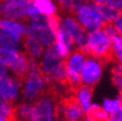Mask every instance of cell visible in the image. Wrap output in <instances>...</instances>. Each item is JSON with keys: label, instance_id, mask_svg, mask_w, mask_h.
Returning <instances> with one entry per match:
<instances>
[{"label": "cell", "instance_id": "cell-1", "mask_svg": "<svg viewBox=\"0 0 122 121\" xmlns=\"http://www.w3.org/2000/svg\"><path fill=\"white\" fill-rule=\"evenodd\" d=\"M87 55L100 60L101 62L113 60L111 39L102 29L87 33L86 36Z\"/></svg>", "mask_w": 122, "mask_h": 121}, {"label": "cell", "instance_id": "cell-2", "mask_svg": "<svg viewBox=\"0 0 122 121\" xmlns=\"http://www.w3.org/2000/svg\"><path fill=\"white\" fill-rule=\"evenodd\" d=\"M74 13L76 21L86 33L102 29L105 24L97 10V5L90 2L89 0H83V2L76 9Z\"/></svg>", "mask_w": 122, "mask_h": 121}, {"label": "cell", "instance_id": "cell-3", "mask_svg": "<svg viewBox=\"0 0 122 121\" xmlns=\"http://www.w3.org/2000/svg\"><path fill=\"white\" fill-rule=\"evenodd\" d=\"M49 84L45 77L40 72H28L22 80L21 93L23 98L27 102H33L37 100L44 93Z\"/></svg>", "mask_w": 122, "mask_h": 121}, {"label": "cell", "instance_id": "cell-4", "mask_svg": "<svg viewBox=\"0 0 122 121\" xmlns=\"http://www.w3.org/2000/svg\"><path fill=\"white\" fill-rule=\"evenodd\" d=\"M39 65H40L41 74L45 77L47 83L50 86V84L53 83L52 77L54 76V75L59 70L65 66V60L58 55V53L52 46L44 50Z\"/></svg>", "mask_w": 122, "mask_h": 121}, {"label": "cell", "instance_id": "cell-5", "mask_svg": "<svg viewBox=\"0 0 122 121\" xmlns=\"http://www.w3.org/2000/svg\"><path fill=\"white\" fill-rule=\"evenodd\" d=\"M59 18H60V25L71 36L75 47L77 48L76 50L81 51L86 56L87 55V52H86L87 33L80 26V24L76 21L75 17H72L71 14H68Z\"/></svg>", "mask_w": 122, "mask_h": 121}, {"label": "cell", "instance_id": "cell-6", "mask_svg": "<svg viewBox=\"0 0 122 121\" xmlns=\"http://www.w3.org/2000/svg\"><path fill=\"white\" fill-rule=\"evenodd\" d=\"M85 60V55L80 50H74L65 60V68L66 72V83L76 89L78 86H81L80 72L82 68V65Z\"/></svg>", "mask_w": 122, "mask_h": 121}, {"label": "cell", "instance_id": "cell-7", "mask_svg": "<svg viewBox=\"0 0 122 121\" xmlns=\"http://www.w3.org/2000/svg\"><path fill=\"white\" fill-rule=\"evenodd\" d=\"M100 60L91 56L85 57L84 63L80 72L81 84L93 87L100 81L103 71V66Z\"/></svg>", "mask_w": 122, "mask_h": 121}, {"label": "cell", "instance_id": "cell-8", "mask_svg": "<svg viewBox=\"0 0 122 121\" xmlns=\"http://www.w3.org/2000/svg\"><path fill=\"white\" fill-rule=\"evenodd\" d=\"M30 0H0V17L20 21L26 18Z\"/></svg>", "mask_w": 122, "mask_h": 121}, {"label": "cell", "instance_id": "cell-9", "mask_svg": "<svg viewBox=\"0 0 122 121\" xmlns=\"http://www.w3.org/2000/svg\"><path fill=\"white\" fill-rule=\"evenodd\" d=\"M21 86L22 81L14 76H0V97L15 103L20 96Z\"/></svg>", "mask_w": 122, "mask_h": 121}, {"label": "cell", "instance_id": "cell-10", "mask_svg": "<svg viewBox=\"0 0 122 121\" xmlns=\"http://www.w3.org/2000/svg\"><path fill=\"white\" fill-rule=\"evenodd\" d=\"M53 47L58 53V55L64 60H66L70 55V53L74 51V42H72L71 36L66 32V30L61 25L57 30L56 39H55Z\"/></svg>", "mask_w": 122, "mask_h": 121}, {"label": "cell", "instance_id": "cell-11", "mask_svg": "<svg viewBox=\"0 0 122 121\" xmlns=\"http://www.w3.org/2000/svg\"><path fill=\"white\" fill-rule=\"evenodd\" d=\"M74 96L80 104L83 114L87 115L89 108L92 104V87L81 84L75 89Z\"/></svg>", "mask_w": 122, "mask_h": 121}, {"label": "cell", "instance_id": "cell-12", "mask_svg": "<svg viewBox=\"0 0 122 121\" xmlns=\"http://www.w3.org/2000/svg\"><path fill=\"white\" fill-rule=\"evenodd\" d=\"M0 28L17 39L23 40V38L25 37L24 24L21 21L0 18Z\"/></svg>", "mask_w": 122, "mask_h": 121}, {"label": "cell", "instance_id": "cell-13", "mask_svg": "<svg viewBox=\"0 0 122 121\" xmlns=\"http://www.w3.org/2000/svg\"><path fill=\"white\" fill-rule=\"evenodd\" d=\"M23 47L25 50V55L31 60L41 59L45 50L42 44L36 38L26 37V36L23 40Z\"/></svg>", "mask_w": 122, "mask_h": 121}, {"label": "cell", "instance_id": "cell-14", "mask_svg": "<svg viewBox=\"0 0 122 121\" xmlns=\"http://www.w3.org/2000/svg\"><path fill=\"white\" fill-rule=\"evenodd\" d=\"M15 119L18 121H32L33 120V103L22 102L15 106Z\"/></svg>", "mask_w": 122, "mask_h": 121}, {"label": "cell", "instance_id": "cell-15", "mask_svg": "<svg viewBox=\"0 0 122 121\" xmlns=\"http://www.w3.org/2000/svg\"><path fill=\"white\" fill-rule=\"evenodd\" d=\"M21 55L22 53L20 51L7 49V48H0V62L7 66L8 70L15 65Z\"/></svg>", "mask_w": 122, "mask_h": 121}, {"label": "cell", "instance_id": "cell-16", "mask_svg": "<svg viewBox=\"0 0 122 121\" xmlns=\"http://www.w3.org/2000/svg\"><path fill=\"white\" fill-rule=\"evenodd\" d=\"M108 116L111 115H117V114H122V103H121V96H117L116 98H105L103 100L102 106Z\"/></svg>", "mask_w": 122, "mask_h": 121}, {"label": "cell", "instance_id": "cell-17", "mask_svg": "<svg viewBox=\"0 0 122 121\" xmlns=\"http://www.w3.org/2000/svg\"><path fill=\"white\" fill-rule=\"evenodd\" d=\"M97 10H98L101 18L105 23H111L114 20H116L118 17L121 16V11L115 8H112L106 4L97 5Z\"/></svg>", "mask_w": 122, "mask_h": 121}, {"label": "cell", "instance_id": "cell-18", "mask_svg": "<svg viewBox=\"0 0 122 121\" xmlns=\"http://www.w3.org/2000/svg\"><path fill=\"white\" fill-rule=\"evenodd\" d=\"M0 115L7 121H13L15 119L14 103L0 97Z\"/></svg>", "mask_w": 122, "mask_h": 121}, {"label": "cell", "instance_id": "cell-19", "mask_svg": "<svg viewBox=\"0 0 122 121\" xmlns=\"http://www.w3.org/2000/svg\"><path fill=\"white\" fill-rule=\"evenodd\" d=\"M111 39V49L113 58L116 60V63L121 64L122 60V37L121 35L116 34L112 36Z\"/></svg>", "mask_w": 122, "mask_h": 121}, {"label": "cell", "instance_id": "cell-20", "mask_svg": "<svg viewBox=\"0 0 122 121\" xmlns=\"http://www.w3.org/2000/svg\"><path fill=\"white\" fill-rule=\"evenodd\" d=\"M87 115L93 118L95 121H106L108 118L107 113L98 104H91Z\"/></svg>", "mask_w": 122, "mask_h": 121}, {"label": "cell", "instance_id": "cell-21", "mask_svg": "<svg viewBox=\"0 0 122 121\" xmlns=\"http://www.w3.org/2000/svg\"><path fill=\"white\" fill-rule=\"evenodd\" d=\"M112 82L120 91L122 89V66L121 64L116 63L112 69Z\"/></svg>", "mask_w": 122, "mask_h": 121}, {"label": "cell", "instance_id": "cell-22", "mask_svg": "<svg viewBox=\"0 0 122 121\" xmlns=\"http://www.w3.org/2000/svg\"><path fill=\"white\" fill-rule=\"evenodd\" d=\"M57 2L63 9L71 13L76 11V9L83 2V0H57Z\"/></svg>", "mask_w": 122, "mask_h": 121}, {"label": "cell", "instance_id": "cell-23", "mask_svg": "<svg viewBox=\"0 0 122 121\" xmlns=\"http://www.w3.org/2000/svg\"><path fill=\"white\" fill-rule=\"evenodd\" d=\"M106 5L110 6L112 8H115L121 11L122 8V0H106Z\"/></svg>", "mask_w": 122, "mask_h": 121}, {"label": "cell", "instance_id": "cell-24", "mask_svg": "<svg viewBox=\"0 0 122 121\" xmlns=\"http://www.w3.org/2000/svg\"><path fill=\"white\" fill-rule=\"evenodd\" d=\"M112 25L115 28V30L117 31V33L121 35V33H122V17L120 16V17L117 18L116 20H114Z\"/></svg>", "mask_w": 122, "mask_h": 121}, {"label": "cell", "instance_id": "cell-25", "mask_svg": "<svg viewBox=\"0 0 122 121\" xmlns=\"http://www.w3.org/2000/svg\"><path fill=\"white\" fill-rule=\"evenodd\" d=\"M8 68L4 64H2L0 62V76H7L8 74Z\"/></svg>", "mask_w": 122, "mask_h": 121}, {"label": "cell", "instance_id": "cell-26", "mask_svg": "<svg viewBox=\"0 0 122 121\" xmlns=\"http://www.w3.org/2000/svg\"><path fill=\"white\" fill-rule=\"evenodd\" d=\"M90 2H92L95 5H101V4H105L106 0H89Z\"/></svg>", "mask_w": 122, "mask_h": 121}, {"label": "cell", "instance_id": "cell-27", "mask_svg": "<svg viewBox=\"0 0 122 121\" xmlns=\"http://www.w3.org/2000/svg\"><path fill=\"white\" fill-rule=\"evenodd\" d=\"M81 121H95L93 118H91L90 116H88V115H85L83 118H82V120Z\"/></svg>", "mask_w": 122, "mask_h": 121}, {"label": "cell", "instance_id": "cell-28", "mask_svg": "<svg viewBox=\"0 0 122 121\" xmlns=\"http://www.w3.org/2000/svg\"><path fill=\"white\" fill-rule=\"evenodd\" d=\"M106 121H120V120H117V119H115V118H112V117H108Z\"/></svg>", "mask_w": 122, "mask_h": 121}, {"label": "cell", "instance_id": "cell-29", "mask_svg": "<svg viewBox=\"0 0 122 121\" xmlns=\"http://www.w3.org/2000/svg\"><path fill=\"white\" fill-rule=\"evenodd\" d=\"M0 121H7V120H6L5 118H3L1 115H0Z\"/></svg>", "mask_w": 122, "mask_h": 121}]
</instances>
